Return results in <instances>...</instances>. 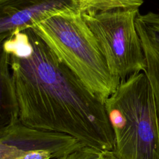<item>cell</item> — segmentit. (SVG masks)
<instances>
[{"label":"cell","instance_id":"cell-1","mask_svg":"<svg viewBox=\"0 0 159 159\" xmlns=\"http://www.w3.org/2000/svg\"><path fill=\"white\" fill-rule=\"evenodd\" d=\"M2 43V50L9 55L21 122L113 151L114 132L104 104L33 28L14 33Z\"/></svg>","mask_w":159,"mask_h":159},{"label":"cell","instance_id":"cell-2","mask_svg":"<svg viewBox=\"0 0 159 159\" xmlns=\"http://www.w3.org/2000/svg\"><path fill=\"white\" fill-rule=\"evenodd\" d=\"M104 106L119 159H159V122L155 98L144 72L120 82Z\"/></svg>","mask_w":159,"mask_h":159},{"label":"cell","instance_id":"cell-3","mask_svg":"<svg viewBox=\"0 0 159 159\" xmlns=\"http://www.w3.org/2000/svg\"><path fill=\"white\" fill-rule=\"evenodd\" d=\"M33 28L53 52L104 104L120 83L81 12L56 14Z\"/></svg>","mask_w":159,"mask_h":159},{"label":"cell","instance_id":"cell-4","mask_svg":"<svg viewBox=\"0 0 159 159\" xmlns=\"http://www.w3.org/2000/svg\"><path fill=\"white\" fill-rule=\"evenodd\" d=\"M139 13V8L137 7L81 12L100 46L111 73L120 81L133 74L144 72L146 68L135 25Z\"/></svg>","mask_w":159,"mask_h":159},{"label":"cell","instance_id":"cell-5","mask_svg":"<svg viewBox=\"0 0 159 159\" xmlns=\"http://www.w3.org/2000/svg\"><path fill=\"white\" fill-rule=\"evenodd\" d=\"M84 146L71 135L30 127L20 120L0 129V159H60Z\"/></svg>","mask_w":159,"mask_h":159},{"label":"cell","instance_id":"cell-6","mask_svg":"<svg viewBox=\"0 0 159 159\" xmlns=\"http://www.w3.org/2000/svg\"><path fill=\"white\" fill-rule=\"evenodd\" d=\"M75 12H81L78 0H0L1 42L53 16Z\"/></svg>","mask_w":159,"mask_h":159},{"label":"cell","instance_id":"cell-7","mask_svg":"<svg viewBox=\"0 0 159 159\" xmlns=\"http://www.w3.org/2000/svg\"><path fill=\"white\" fill-rule=\"evenodd\" d=\"M136 28L145 58L144 73L153 93L159 122V14L150 11L140 15Z\"/></svg>","mask_w":159,"mask_h":159},{"label":"cell","instance_id":"cell-8","mask_svg":"<svg viewBox=\"0 0 159 159\" xmlns=\"http://www.w3.org/2000/svg\"><path fill=\"white\" fill-rule=\"evenodd\" d=\"M0 129L19 120V106L9 65V55L1 50L0 58Z\"/></svg>","mask_w":159,"mask_h":159},{"label":"cell","instance_id":"cell-9","mask_svg":"<svg viewBox=\"0 0 159 159\" xmlns=\"http://www.w3.org/2000/svg\"><path fill=\"white\" fill-rule=\"evenodd\" d=\"M81 12L87 10L109 11L120 8H140L143 0H78Z\"/></svg>","mask_w":159,"mask_h":159},{"label":"cell","instance_id":"cell-10","mask_svg":"<svg viewBox=\"0 0 159 159\" xmlns=\"http://www.w3.org/2000/svg\"><path fill=\"white\" fill-rule=\"evenodd\" d=\"M101 151L96 148L84 146L60 159H98Z\"/></svg>","mask_w":159,"mask_h":159},{"label":"cell","instance_id":"cell-11","mask_svg":"<svg viewBox=\"0 0 159 159\" xmlns=\"http://www.w3.org/2000/svg\"><path fill=\"white\" fill-rule=\"evenodd\" d=\"M98 159H119L112 150H102Z\"/></svg>","mask_w":159,"mask_h":159}]
</instances>
